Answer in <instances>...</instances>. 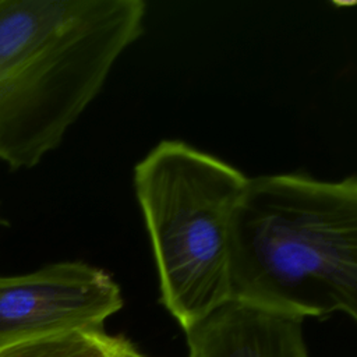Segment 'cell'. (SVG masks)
I'll list each match as a JSON object with an SVG mask.
<instances>
[{"label": "cell", "mask_w": 357, "mask_h": 357, "mask_svg": "<svg viewBox=\"0 0 357 357\" xmlns=\"http://www.w3.org/2000/svg\"><path fill=\"white\" fill-rule=\"evenodd\" d=\"M230 300L261 310L357 318V178L248 177L229 234Z\"/></svg>", "instance_id": "cell-1"}, {"label": "cell", "mask_w": 357, "mask_h": 357, "mask_svg": "<svg viewBox=\"0 0 357 357\" xmlns=\"http://www.w3.org/2000/svg\"><path fill=\"white\" fill-rule=\"evenodd\" d=\"M142 0H0V159L56 149L144 33Z\"/></svg>", "instance_id": "cell-2"}, {"label": "cell", "mask_w": 357, "mask_h": 357, "mask_svg": "<svg viewBox=\"0 0 357 357\" xmlns=\"http://www.w3.org/2000/svg\"><path fill=\"white\" fill-rule=\"evenodd\" d=\"M247 180L180 139L160 141L134 166L160 303L184 331L230 300V222Z\"/></svg>", "instance_id": "cell-3"}, {"label": "cell", "mask_w": 357, "mask_h": 357, "mask_svg": "<svg viewBox=\"0 0 357 357\" xmlns=\"http://www.w3.org/2000/svg\"><path fill=\"white\" fill-rule=\"evenodd\" d=\"M123 304L116 280L81 261L0 276V349L57 332L103 328Z\"/></svg>", "instance_id": "cell-4"}, {"label": "cell", "mask_w": 357, "mask_h": 357, "mask_svg": "<svg viewBox=\"0 0 357 357\" xmlns=\"http://www.w3.org/2000/svg\"><path fill=\"white\" fill-rule=\"evenodd\" d=\"M184 332L187 357H308L301 318L236 300Z\"/></svg>", "instance_id": "cell-5"}, {"label": "cell", "mask_w": 357, "mask_h": 357, "mask_svg": "<svg viewBox=\"0 0 357 357\" xmlns=\"http://www.w3.org/2000/svg\"><path fill=\"white\" fill-rule=\"evenodd\" d=\"M0 357H146L123 336L103 328L57 332L0 349Z\"/></svg>", "instance_id": "cell-6"}]
</instances>
